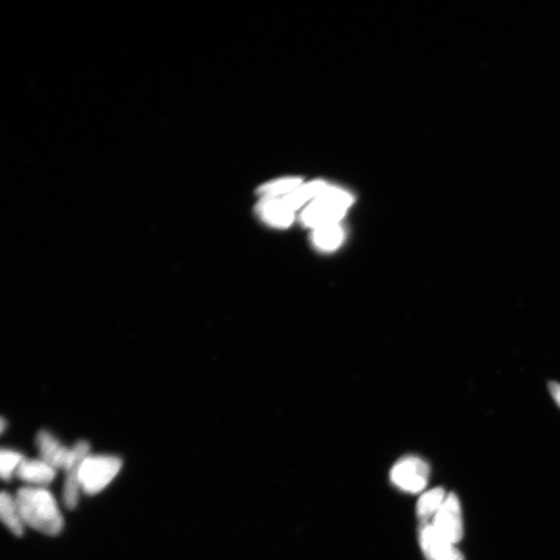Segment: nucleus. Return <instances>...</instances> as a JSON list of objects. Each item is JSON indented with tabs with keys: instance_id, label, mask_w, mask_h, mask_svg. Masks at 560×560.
Masks as SVG:
<instances>
[{
	"instance_id": "nucleus-1",
	"label": "nucleus",
	"mask_w": 560,
	"mask_h": 560,
	"mask_svg": "<svg viewBox=\"0 0 560 560\" xmlns=\"http://www.w3.org/2000/svg\"><path fill=\"white\" fill-rule=\"evenodd\" d=\"M15 499L24 524L46 536H58L64 518L54 496L43 487L21 488Z\"/></svg>"
},
{
	"instance_id": "nucleus-2",
	"label": "nucleus",
	"mask_w": 560,
	"mask_h": 560,
	"mask_svg": "<svg viewBox=\"0 0 560 560\" xmlns=\"http://www.w3.org/2000/svg\"><path fill=\"white\" fill-rule=\"evenodd\" d=\"M352 195L340 188L328 186L301 213V221L313 229L340 223L352 205Z\"/></svg>"
},
{
	"instance_id": "nucleus-3",
	"label": "nucleus",
	"mask_w": 560,
	"mask_h": 560,
	"mask_svg": "<svg viewBox=\"0 0 560 560\" xmlns=\"http://www.w3.org/2000/svg\"><path fill=\"white\" fill-rule=\"evenodd\" d=\"M123 462L110 454H89L80 467L81 491L95 495L103 491L121 471Z\"/></svg>"
},
{
	"instance_id": "nucleus-4",
	"label": "nucleus",
	"mask_w": 560,
	"mask_h": 560,
	"mask_svg": "<svg viewBox=\"0 0 560 560\" xmlns=\"http://www.w3.org/2000/svg\"><path fill=\"white\" fill-rule=\"evenodd\" d=\"M430 466L415 456L404 457L397 462L390 471V480L397 489L410 494L422 492L428 485Z\"/></svg>"
},
{
	"instance_id": "nucleus-5",
	"label": "nucleus",
	"mask_w": 560,
	"mask_h": 560,
	"mask_svg": "<svg viewBox=\"0 0 560 560\" xmlns=\"http://www.w3.org/2000/svg\"><path fill=\"white\" fill-rule=\"evenodd\" d=\"M431 524L448 542L453 545L461 542L464 536L463 518H462L461 503L456 494L451 493L446 496Z\"/></svg>"
},
{
	"instance_id": "nucleus-6",
	"label": "nucleus",
	"mask_w": 560,
	"mask_h": 560,
	"mask_svg": "<svg viewBox=\"0 0 560 560\" xmlns=\"http://www.w3.org/2000/svg\"><path fill=\"white\" fill-rule=\"evenodd\" d=\"M419 543L426 560H465L454 545L441 537L430 522L422 523Z\"/></svg>"
},
{
	"instance_id": "nucleus-7",
	"label": "nucleus",
	"mask_w": 560,
	"mask_h": 560,
	"mask_svg": "<svg viewBox=\"0 0 560 560\" xmlns=\"http://www.w3.org/2000/svg\"><path fill=\"white\" fill-rule=\"evenodd\" d=\"M73 456L67 467L64 490H62V500L70 509H74L79 504L81 492L79 471L83 461L89 456L90 445L87 441H79L73 447Z\"/></svg>"
},
{
	"instance_id": "nucleus-8",
	"label": "nucleus",
	"mask_w": 560,
	"mask_h": 560,
	"mask_svg": "<svg viewBox=\"0 0 560 560\" xmlns=\"http://www.w3.org/2000/svg\"><path fill=\"white\" fill-rule=\"evenodd\" d=\"M36 444L38 447L40 459L46 462L59 471H66L72 460L73 450L62 444L56 439L51 433L40 431L37 435Z\"/></svg>"
},
{
	"instance_id": "nucleus-9",
	"label": "nucleus",
	"mask_w": 560,
	"mask_h": 560,
	"mask_svg": "<svg viewBox=\"0 0 560 560\" xmlns=\"http://www.w3.org/2000/svg\"><path fill=\"white\" fill-rule=\"evenodd\" d=\"M56 469L42 459H24L20 464L16 476L33 487L51 484L55 479Z\"/></svg>"
},
{
	"instance_id": "nucleus-10",
	"label": "nucleus",
	"mask_w": 560,
	"mask_h": 560,
	"mask_svg": "<svg viewBox=\"0 0 560 560\" xmlns=\"http://www.w3.org/2000/svg\"><path fill=\"white\" fill-rule=\"evenodd\" d=\"M257 211L266 223L279 229L290 227L295 219V211L282 198L263 199Z\"/></svg>"
},
{
	"instance_id": "nucleus-11",
	"label": "nucleus",
	"mask_w": 560,
	"mask_h": 560,
	"mask_svg": "<svg viewBox=\"0 0 560 560\" xmlns=\"http://www.w3.org/2000/svg\"><path fill=\"white\" fill-rule=\"evenodd\" d=\"M0 517L8 529L14 535L20 537L24 532V521L21 516L15 497L11 494L3 492L0 496Z\"/></svg>"
},
{
	"instance_id": "nucleus-12",
	"label": "nucleus",
	"mask_w": 560,
	"mask_h": 560,
	"mask_svg": "<svg viewBox=\"0 0 560 560\" xmlns=\"http://www.w3.org/2000/svg\"><path fill=\"white\" fill-rule=\"evenodd\" d=\"M345 232L340 223L328 224L313 229L312 241L322 251L338 249L344 242Z\"/></svg>"
},
{
	"instance_id": "nucleus-13",
	"label": "nucleus",
	"mask_w": 560,
	"mask_h": 560,
	"mask_svg": "<svg viewBox=\"0 0 560 560\" xmlns=\"http://www.w3.org/2000/svg\"><path fill=\"white\" fill-rule=\"evenodd\" d=\"M446 494L444 489L435 488L425 492L417 502L416 512L422 523L430 522L443 506Z\"/></svg>"
},
{
	"instance_id": "nucleus-14",
	"label": "nucleus",
	"mask_w": 560,
	"mask_h": 560,
	"mask_svg": "<svg viewBox=\"0 0 560 560\" xmlns=\"http://www.w3.org/2000/svg\"><path fill=\"white\" fill-rule=\"evenodd\" d=\"M303 185L300 178H284L266 183L258 189L263 199H277L288 195Z\"/></svg>"
},
{
	"instance_id": "nucleus-15",
	"label": "nucleus",
	"mask_w": 560,
	"mask_h": 560,
	"mask_svg": "<svg viewBox=\"0 0 560 560\" xmlns=\"http://www.w3.org/2000/svg\"><path fill=\"white\" fill-rule=\"evenodd\" d=\"M25 459L23 453L12 450H4L0 453V475L5 481H10L16 475L18 468Z\"/></svg>"
},
{
	"instance_id": "nucleus-16",
	"label": "nucleus",
	"mask_w": 560,
	"mask_h": 560,
	"mask_svg": "<svg viewBox=\"0 0 560 560\" xmlns=\"http://www.w3.org/2000/svg\"><path fill=\"white\" fill-rule=\"evenodd\" d=\"M549 389L553 398L560 407V384L552 382L549 384Z\"/></svg>"
},
{
	"instance_id": "nucleus-17",
	"label": "nucleus",
	"mask_w": 560,
	"mask_h": 560,
	"mask_svg": "<svg viewBox=\"0 0 560 560\" xmlns=\"http://www.w3.org/2000/svg\"><path fill=\"white\" fill-rule=\"evenodd\" d=\"M5 419L3 418V420H2V432H5Z\"/></svg>"
}]
</instances>
